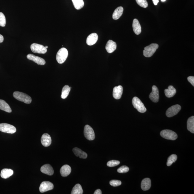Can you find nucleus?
<instances>
[{
  "instance_id": "nucleus-13",
  "label": "nucleus",
  "mask_w": 194,
  "mask_h": 194,
  "mask_svg": "<svg viewBox=\"0 0 194 194\" xmlns=\"http://www.w3.org/2000/svg\"><path fill=\"white\" fill-rule=\"evenodd\" d=\"M123 92V87L121 85L114 88L113 95L114 98L118 100L121 98Z\"/></svg>"
},
{
  "instance_id": "nucleus-8",
  "label": "nucleus",
  "mask_w": 194,
  "mask_h": 194,
  "mask_svg": "<svg viewBox=\"0 0 194 194\" xmlns=\"http://www.w3.org/2000/svg\"><path fill=\"white\" fill-rule=\"evenodd\" d=\"M30 48L32 52L36 53L44 54L46 53L47 51L45 46L36 43L32 44Z\"/></svg>"
},
{
  "instance_id": "nucleus-25",
  "label": "nucleus",
  "mask_w": 194,
  "mask_h": 194,
  "mask_svg": "<svg viewBox=\"0 0 194 194\" xmlns=\"http://www.w3.org/2000/svg\"><path fill=\"white\" fill-rule=\"evenodd\" d=\"M123 12V8L122 7H119L115 9L113 14V18L114 20H117L119 18Z\"/></svg>"
},
{
  "instance_id": "nucleus-2",
  "label": "nucleus",
  "mask_w": 194,
  "mask_h": 194,
  "mask_svg": "<svg viewBox=\"0 0 194 194\" xmlns=\"http://www.w3.org/2000/svg\"><path fill=\"white\" fill-rule=\"evenodd\" d=\"M68 55V51L65 48L59 50L56 55V60L59 64L64 63L66 60Z\"/></svg>"
},
{
  "instance_id": "nucleus-4",
  "label": "nucleus",
  "mask_w": 194,
  "mask_h": 194,
  "mask_svg": "<svg viewBox=\"0 0 194 194\" xmlns=\"http://www.w3.org/2000/svg\"><path fill=\"white\" fill-rule=\"evenodd\" d=\"M132 104L134 108L141 113H144L147 109L143 103L138 97H134L132 101Z\"/></svg>"
},
{
  "instance_id": "nucleus-9",
  "label": "nucleus",
  "mask_w": 194,
  "mask_h": 194,
  "mask_svg": "<svg viewBox=\"0 0 194 194\" xmlns=\"http://www.w3.org/2000/svg\"><path fill=\"white\" fill-rule=\"evenodd\" d=\"M181 107L180 105H176L169 107L166 112V115L168 117H171L177 115L180 111Z\"/></svg>"
},
{
  "instance_id": "nucleus-14",
  "label": "nucleus",
  "mask_w": 194,
  "mask_h": 194,
  "mask_svg": "<svg viewBox=\"0 0 194 194\" xmlns=\"http://www.w3.org/2000/svg\"><path fill=\"white\" fill-rule=\"evenodd\" d=\"M41 144L45 147H48L52 143V139L50 136L48 134H44L42 136Z\"/></svg>"
},
{
  "instance_id": "nucleus-31",
  "label": "nucleus",
  "mask_w": 194,
  "mask_h": 194,
  "mask_svg": "<svg viewBox=\"0 0 194 194\" xmlns=\"http://www.w3.org/2000/svg\"><path fill=\"white\" fill-rule=\"evenodd\" d=\"M6 23V17L4 14L2 12H0V26H5Z\"/></svg>"
},
{
  "instance_id": "nucleus-40",
  "label": "nucleus",
  "mask_w": 194,
  "mask_h": 194,
  "mask_svg": "<svg viewBox=\"0 0 194 194\" xmlns=\"http://www.w3.org/2000/svg\"><path fill=\"white\" fill-rule=\"evenodd\" d=\"M166 1V0H161V1H162V2H164V1Z\"/></svg>"
},
{
  "instance_id": "nucleus-38",
  "label": "nucleus",
  "mask_w": 194,
  "mask_h": 194,
  "mask_svg": "<svg viewBox=\"0 0 194 194\" xmlns=\"http://www.w3.org/2000/svg\"><path fill=\"white\" fill-rule=\"evenodd\" d=\"M4 41V37L2 35L0 34V43H2Z\"/></svg>"
},
{
  "instance_id": "nucleus-32",
  "label": "nucleus",
  "mask_w": 194,
  "mask_h": 194,
  "mask_svg": "<svg viewBox=\"0 0 194 194\" xmlns=\"http://www.w3.org/2000/svg\"><path fill=\"white\" fill-rule=\"evenodd\" d=\"M138 4L142 7L144 8L148 7V4L146 0H136Z\"/></svg>"
},
{
  "instance_id": "nucleus-24",
  "label": "nucleus",
  "mask_w": 194,
  "mask_h": 194,
  "mask_svg": "<svg viewBox=\"0 0 194 194\" xmlns=\"http://www.w3.org/2000/svg\"><path fill=\"white\" fill-rule=\"evenodd\" d=\"M0 109L8 113H11L12 112V110L9 104L5 101L1 99H0Z\"/></svg>"
},
{
  "instance_id": "nucleus-39",
  "label": "nucleus",
  "mask_w": 194,
  "mask_h": 194,
  "mask_svg": "<svg viewBox=\"0 0 194 194\" xmlns=\"http://www.w3.org/2000/svg\"><path fill=\"white\" fill-rule=\"evenodd\" d=\"M153 4L155 5L156 6L158 4V3L159 2V0H153Z\"/></svg>"
},
{
  "instance_id": "nucleus-33",
  "label": "nucleus",
  "mask_w": 194,
  "mask_h": 194,
  "mask_svg": "<svg viewBox=\"0 0 194 194\" xmlns=\"http://www.w3.org/2000/svg\"><path fill=\"white\" fill-rule=\"evenodd\" d=\"M119 161L118 160H112L109 161L107 163V166L110 167H114L118 166L120 164Z\"/></svg>"
},
{
  "instance_id": "nucleus-34",
  "label": "nucleus",
  "mask_w": 194,
  "mask_h": 194,
  "mask_svg": "<svg viewBox=\"0 0 194 194\" xmlns=\"http://www.w3.org/2000/svg\"><path fill=\"white\" fill-rule=\"evenodd\" d=\"M129 171V168L127 166H122L120 167L117 170L118 173H124L128 172Z\"/></svg>"
},
{
  "instance_id": "nucleus-10",
  "label": "nucleus",
  "mask_w": 194,
  "mask_h": 194,
  "mask_svg": "<svg viewBox=\"0 0 194 194\" xmlns=\"http://www.w3.org/2000/svg\"><path fill=\"white\" fill-rule=\"evenodd\" d=\"M54 188V185L52 183L48 181H44L42 182L39 188L41 193H44L48 191L52 190Z\"/></svg>"
},
{
  "instance_id": "nucleus-18",
  "label": "nucleus",
  "mask_w": 194,
  "mask_h": 194,
  "mask_svg": "<svg viewBox=\"0 0 194 194\" xmlns=\"http://www.w3.org/2000/svg\"><path fill=\"white\" fill-rule=\"evenodd\" d=\"M132 27L133 30L135 34L139 35L141 32V27L138 20L137 19H134L133 21Z\"/></svg>"
},
{
  "instance_id": "nucleus-16",
  "label": "nucleus",
  "mask_w": 194,
  "mask_h": 194,
  "mask_svg": "<svg viewBox=\"0 0 194 194\" xmlns=\"http://www.w3.org/2000/svg\"><path fill=\"white\" fill-rule=\"evenodd\" d=\"M98 38L97 33H93L90 35L86 40V43L88 45L91 46L95 44Z\"/></svg>"
},
{
  "instance_id": "nucleus-19",
  "label": "nucleus",
  "mask_w": 194,
  "mask_h": 194,
  "mask_svg": "<svg viewBox=\"0 0 194 194\" xmlns=\"http://www.w3.org/2000/svg\"><path fill=\"white\" fill-rule=\"evenodd\" d=\"M71 168L68 165H65L62 167L60 170L61 175L63 177H66L70 174Z\"/></svg>"
},
{
  "instance_id": "nucleus-30",
  "label": "nucleus",
  "mask_w": 194,
  "mask_h": 194,
  "mask_svg": "<svg viewBox=\"0 0 194 194\" xmlns=\"http://www.w3.org/2000/svg\"><path fill=\"white\" fill-rule=\"evenodd\" d=\"M177 159V155L175 154L171 155L170 156L168 159L167 162V166H170L173 164V163L176 161Z\"/></svg>"
},
{
  "instance_id": "nucleus-17",
  "label": "nucleus",
  "mask_w": 194,
  "mask_h": 194,
  "mask_svg": "<svg viewBox=\"0 0 194 194\" xmlns=\"http://www.w3.org/2000/svg\"><path fill=\"white\" fill-rule=\"evenodd\" d=\"M117 46L116 43L112 40H109L106 45L105 49L107 52L111 53L116 49Z\"/></svg>"
},
{
  "instance_id": "nucleus-35",
  "label": "nucleus",
  "mask_w": 194,
  "mask_h": 194,
  "mask_svg": "<svg viewBox=\"0 0 194 194\" xmlns=\"http://www.w3.org/2000/svg\"><path fill=\"white\" fill-rule=\"evenodd\" d=\"M110 185L113 187H117L122 184V182L121 181L117 180H113L110 181Z\"/></svg>"
},
{
  "instance_id": "nucleus-21",
  "label": "nucleus",
  "mask_w": 194,
  "mask_h": 194,
  "mask_svg": "<svg viewBox=\"0 0 194 194\" xmlns=\"http://www.w3.org/2000/svg\"><path fill=\"white\" fill-rule=\"evenodd\" d=\"M176 90L173 86H169L168 89L165 90L164 92L166 97L168 98L173 97L176 93Z\"/></svg>"
},
{
  "instance_id": "nucleus-28",
  "label": "nucleus",
  "mask_w": 194,
  "mask_h": 194,
  "mask_svg": "<svg viewBox=\"0 0 194 194\" xmlns=\"http://www.w3.org/2000/svg\"><path fill=\"white\" fill-rule=\"evenodd\" d=\"M70 88L68 85H65L62 90L61 98L63 99H66L69 95L70 91Z\"/></svg>"
},
{
  "instance_id": "nucleus-29",
  "label": "nucleus",
  "mask_w": 194,
  "mask_h": 194,
  "mask_svg": "<svg viewBox=\"0 0 194 194\" xmlns=\"http://www.w3.org/2000/svg\"><path fill=\"white\" fill-rule=\"evenodd\" d=\"M73 5L76 9L79 10L84 6V3L83 0H72Z\"/></svg>"
},
{
  "instance_id": "nucleus-37",
  "label": "nucleus",
  "mask_w": 194,
  "mask_h": 194,
  "mask_svg": "<svg viewBox=\"0 0 194 194\" xmlns=\"http://www.w3.org/2000/svg\"><path fill=\"white\" fill-rule=\"evenodd\" d=\"M94 194H102V191L100 189H98L97 190H95V191L94 192Z\"/></svg>"
},
{
  "instance_id": "nucleus-12",
  "label": "nucleus",
  "mask_w": 194,
  "mask_h": 194,
  "mask_svg": "<svg viewBox=\"0 0 194 194\" xmlns=\"http://www.w3.org/2000/svg\"><path fill=\"white\" fill-rule=\"evenodd\" d=\"M27 58L29 60L33 61L38 65H44L46 63L44 59L38 57V56H35L33 54H28L27 55Z\"/></svg>"
},
{
  "instance_id": "nucleus-20",
  "label": "nucleus",
  "mask_w": 194,
  "mask_h": 194,
  "mask_svg": "<svg viewBox=\"0 0 194 194\" xmlns=\"http://www.w3.org/2000/svg\"><path fill=\"white\" fill-rule=\"evenodd\" d=\"M151 187V181L150 178H146L142 181L141 187L142 190L144 191L150 189Z\"/></svg>"
},
{
  "instance_id": "nucleus-26",
  "label": "nucleus",
  "mask_w": 194,
  "mask_h": 194,
  "mask_svg": "<svg viewBox=\"0 0 194 194\" xmlns=\"http://www.w3.org/2000/svg\"><path fill=\"white\" fill-rule=\"evenodd\" d=\"M187 129L190 132L194 133V117H191L187 121Z\"/></svg>"
},
{
  "instance_id": "nucleus-6",
  "label": "nucleus",
  "mask_w": 194,
  "mask_h": 194,
  "mask_svg": "<svg viewBox=\"0 0 194 194\" xmlns=\"http://www.w3.org/2000/svg\"><path fill=\"white\" fill-rule=\"evenodd\" d=\"M0 131L8 134H13L16 132V129L12 125L2 123L0 124Z\"/></svg>"
},
{
  "instance_id": "nucleus-15",
  "label": "nucleus",
  "mask_w": 194,
  "mask_h": 194,
  "mask_svg": "<svg viewBox=\"0 0 194 194\" xmlns=\"http://www.w3.org/2000/svg\"><path fill=\"white\" fill-rule=\"evenodd\" d=\"M41 171L43 173L52 176L54 174V170L51 165L46 164L44 165L41 168Z\"/></svg>"
},
{
  "instance_id": "nucleus-27",
  "label": "nucleus",
  "mask_w": 194,
  "mask_h": 194,
  "mask_svg": "<svg viewBox=\"0 0 194 194\" xmlns=\"http://www.w3.org/2000/svg\"><path fill=\"white\" fill-rule=\"evenodd\" d=\"M83 190L81 185L79 184H77L73 187L72 190L71 194H82Z\"/></svg>"
},
{
  "instance_id": "nucleus-3",
  "label": "nucleus",
  "mask_w": 194,
  "mask_h": 194,
  "mask_svg": "<svg viewBox=\"0 0 194 194\" xmlns=\"http://www.w3.org/2000/svg\"><path fill=\"white\" fill-rule=\"evenodd\" d=\"M158 45L156 44H151L145 48L143 51L144 55L146 57H150L153 55L158 48Z\"/></svg>"
},
{
  "instance_id": "nucleus-5",
  "label": "nucleus",
  "mask_w": 194,
  "mask_h": 194,
  "mask_svg": "<svg viewBox=\"0 0 194 194\" xmlns=\"http://www.w3.org/2000/svg\"><path fill=\"white\" fill-rule=\"evenodd\" d=\"M160 135L163 138L171 140H176L178 138L177 134L171 130H163L160 132Z\"/></svg>"
},
{
  "instance_id": "nucleus-11",
  "label": "nucleus",
  "mask_w": 194,
  "mask_h": 194,
  "mask_svg": "<svg viewBox=\"0 0 194 194\" xmlns=\"http://www.w3.org/2000/svg\"><path fill=\"white\" fill-rule=\"evenodd\" d=\"M149 98L153 102H158L159 99V91L158 88L156 86L153 85L152 87V91L149 95Z\"/></svg>"
},
{
  "instance_id": "nucleus-1",
  "label": "nucleus",
  "mask_w": 194,
  "mask_h": 194,
  "mask_svg": "<svg viewBox=\"0 0 194 194\" xmlns=\"http://www.w3.org/2000/svg\"><path fill=\"white\" fill-rule=\"evenodd\" d=\"M13 96L18 100L24 102L26 104H29L32 102L31 97L28 95L23 92L15 91L14 93Z\"/></svg>"
},
{
  "instance_id": "nucleus-23",
  "label": "nucleus",
  "mask_w": 194,
  "mask_h": 194,
  "mask_svg": "<svg viewBox=\"0 0 194 194\" xmlns=\"http://www.w3.org/2000/svg\"><path fill=\"white\" fill-rule=\"evenodd\" d=\"M14 174L12 170L9 169H4L1 171V176L3 178L7 179Z\"/></svg>"
},
{
  "instance_id": "nucleus-41",
  "label": "nucleus",
  "mask_w": 194,
  "mask_h": 194,
  "mask_svg": "<svg viewBox=\"0 0 194 194\" xmlns=\"http://www.w3.org/2000/svg\"><path fill=\"white\" fill-rule=\"evenodd\" d=\"M46 48L47 49L48 48V46H45Z\"/></svg>"
},
{
  "instance_id": "nucleus-22",
  "label": "nucleus",
  "mask_w": 194,
  "mask_h": 194,
  "mask_svg": "<svg viewBox=\"0 0 194 194\" xmlns=\"http://www.w3.org/2000/svg\"><path fill=\"white\" fill-rule=\"evenodd\" d=\"M73 151L75 155L79 157L80 158H87V153L79 148L75 147L73 149Z\"/></svg>"
},
{
  "instance_id": "nucleus-7",
  "label": "nucleus",
  "mask_w": 194,
  "mask_h": 194,
  "mask_svg": "<svg viewBox=\"0 0 194 194\" xmlns=\"http://www.w3.org/2000/svg\"><path fill=\"white\" fill-rule=\"evenodd\" d=\"M84 134L86 138L89 141H92L95 139V134L93 129L89 125L85 126Z\"/></svg>"
},
{
  "instance_id": "nucleus-36",
  "label": "nucleus",
  "mask_w": 194,
  "mask_h": 194,
  "mask_svg": "<svg viewBox=\"0 0 194 194\" xmlns=\"http://www.w3.org/2000/svg\"><path fill=\"white\" fill-rule=\"evenodd\" d=\"M187 79L192 85L194 86V77L189 76L188 77Z\"/></svg>"
}]
</instances>
